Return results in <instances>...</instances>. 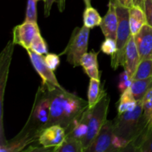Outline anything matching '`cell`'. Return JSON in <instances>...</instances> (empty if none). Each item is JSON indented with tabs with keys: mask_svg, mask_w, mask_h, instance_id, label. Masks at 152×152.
I'll list each match as a JSON object with an SVG mask.
<instances>
[{
	"mask_svg": "<svg viewBox=\"0 0 152 152\" xmlns=\"http://www.w3.org/2000/svg\"><path fill=\"white\" fill-rule=\"evenodd\" d=\"M37 0H28L26 13L24 22L37 23Z\"/></svg>",
	"mask_w": 152,
	"mask_h": 152,
	"instance_id": "cell-24",
	"label": "cell"
},
{
	"mask_svg": "<svg viewBox=\"0 0 152 152\" xmlns=\"http://www.w3.org/2000/svg\"><path fill=\"white\" fill-rule=\"evenodd\" d=\"M143 10L146 17L147 24L152 27V0H144Z\"/></svg>",
	"mask_w": 152,
	"mask_h": 152,
	"instance_id": "cell-30",
	"label": "cell"
},
{
	"mask_svg": "<svg viewBox=\"0 0 152 152\" xmlns=\"http://www.w3.org/2000/svg\"><path fill=\"white\" fill-rule=\"evenodd\" d=\"M133 2H134V5L139 6V7H140L143 10L144 0H133Z\"/></svg>",
	"mask_w": 152,
	"mask_h": 152,
	"instance_id": "cell-33",
	"label": "cell"
},
{
	"mask_svg": "<svg viewBox=\"0 0 152 152\" xmlns=\"http://www.w3.org/2000/svg\"><path fill=\"white\" fill-rule=\"evenodd\" d=\"M45 62L50 69L52 71H56L60 64L59 55L55 53H47L45 56Z\"/></svg>",
	"mask_w": 152,
	"mask_h": 152,
	"instance_id": "cell-29",
	"label": "cell"
},
{
	"mask_svg": "<svg viewBox=\"0 0 152 152\" xmlns=\"http://www.w3.org/2000/svg\"><path fill=\"white\" fill-rule=\"evenodd\" d=\"M65 137V129L59 125H53L43 129L38 138V142L42 148L50 151V148L54 149L60 145Z\"/></svg>",
	"mask_w": 152,
	"mask_h": 152,
	"instance_id": "cell-10",
	"label": "cell"
},
{
	"mask_svg": "<svg viewBox=\"0 0 152 152\" xmlns=\"http://www.w3.org/2000/svg\"><path fill=\"white\" fill-rule=\"evenodd\" d=\"M129 23L133 36L136 35L143 25L147 24L144 10L140 7L134 5L129 8Z\"/></svg>",
	"mask_w": 152,
	"mask_h": 152,
	"instance_id": "cell-14",
	"label": "cell"
},
{
	"mask_svg": "<svg viewBox=\"0 0 152 152\" xmlns=\"http://www.w3.org/2000/svg\"><path fill=\"white\" fill-rule=\"evenodd\" d=\"M137 151L152 152V126L148 129Z\"/></svg>",
	"mask_w": 152,
	"mask_h": 152,
	"instance_id": "cell-28",
	"label": "cell"
},
{
	"mask_svg": "<svg viewBox=\"0 0 152 152\" xmlns=\"http://www.w3.org/2000/svg\"><path fill=\"white\" fill-rule=\"evenodd\" d=\"M29 49L40 55L47 54L48 52L47 43L40 34H39L33 40Z\"/></svg>",
	"mask_w": 152,
	"mask_h": 152,
	"instance_id": "cell-22",
	"label": "cell"
},
{
	"mask_svg": "<svg viewBox=\"0 0 152 152\" xmlns=\"http://www.w3.org/2000/svg\"><path fill=\"white\" fill-rule=\"evenodd\" d=\"M99 26L105 38H111L116 40L118 27V16L116 10L115 0H109L108 11L102 18Z\"/></svg>",
	"mask_w": 152,
	"mask_h": 152,
	"instance_id": "cell-12",
	"label": "cell"
},
{
	"mask_svg": "<svg viewBox=\"0 0 152 152\" xmlns=\"http://www.w3.org/2000/svg\"><path fill=\"white\" fill-rule=\"evenodd\" d=\"M140 62V57L135 42L134 37L132 35L128 42L126 48L125 64L123 67L132 77H133Z\"/></svg>",
	"mask_w": 152,
	"mask_h": 152,
	"instance_id": "cell-13",
	"label": "cell"
},
{
	"mask_svg": "<svg viewBox=\"0 0 152 152\" xmlns=\"http://www.w3.org/2000/svg\"><path fill=\"white\" fill-rule=\"evenodd\" d=\"M114 137V124L113 120H106L101 128L94 140L86 152H108L114 151L112 145Z\"/></svg>",
	"mask_w": 152,
	"mask_h": 152,
	"instance_id": "cell-8",
	"label": "cell"
},
{
	"mask_svg": "<svg viewBox=\"0 0 152 152\" xmlns=\"http://www.w3.org/2000/svg\"><path fill=\"white\" fill-rule=\"evenodd\" d=\"M114 135L128 143L125 151H137L144 137L151 127L143 114L142 100L137 101L132 111L118 114L113 120Z\"/></svg>",
	"mask_w": 152,
	"mask_h": 152,
	"instance_id": "cell-1",
	"label": "cell"
},
{
	"mask_svg": "<svg viewBox=\"0 0 152 152\" xmlns=\"http://www.w3.org/2000/svg\"><path fill=\"white\" fill-rule=\"evenodd\" d=\"M117 1L120 4L126 7H129V8H131L132 6H134L133 0H117Z\"/></svg>",
	"mask_w": 152,
	"mask_h": 152,
	"instance_id": "cell-32",
	"label": "cell"
},
{
	"mask_svg": "<svg viewBox=\"0 0 152 152\" xmlns=\"http://www.w3.org/2000/svg\"><path fill=\"white\" fill-rule=\"evenodd\" d=\"M39 34L40 31L37 23L24 22L13 28L12 40L15 45L22 46L28 50L31 48L33 40Z\"/></svg>",
	"mask_w": 152,
	"mask_h": 152,
	"instance_id": "cell-9",
	"label": "cell"
},
{
	"mask_svg": "<svg viewBox=\"0 0 152 152\" xmlns=\"http://www.w3.org/2000/svg\"><path fill=\"white\" fill-rule=\"evenodd\" d=\"M152 88V77L144 80H134L130 89L137 101L142 100L147 92Z\"/></svg>",
	"mask_w": 152,
	"mask_h": 152,
	"instance_id": "cell-16",
	"label": "cell"
},
{
	"mask_svg": "<svg viewBox=\"0 0 152 152\" xmlns=\"http://www.w3.org/2000/svg\"><path fill=\"white\" fill-rule=\"evenodd\" d=\"M89 35L90 28L85 25L74 28L66 48L59 56L66 54L68 63L74 67L80 66L82 56L87 53Z\"/></svg>",
	"mask_w": 152,
	"mask_h": 152,
	"instance_id": "cell-4",
	"label": "cell"
},
{
	"mask_svg": "<svg viewBox=\"0 0 152 152\" xmlns=\"http://www.w3.org/2000/svg\"><path fill=\"white\" fill-rule=\"evenodd\" d=\"M50 105V91L47 86L42 84L37 92L28 121L19 135H29L38 140L41 132L48 124Z\"/></svg>",
	"mask_w": 152,
	"mask_h": 152,
	"instance_id": "cell-2",
	"label": "cell"
},
{
	"mask_svg": "<svg viewBox=\"0 0 152 152\" xmlns=\"http://www.w3.org/2000/svg\"><path fill=\"white\" fill-rule=\"evenodd\" d=\"M143 114L149 125L152 126V88L142 99Z\"/></svg>",
	"mask_w": 152,
	"mask_h": 152,
	"instance_id": "cell-21",
	"label": "cell"
},
{
	"mask_svg": "<svg viewBox=\"0 0 152 152\" xmlns=\"http://www.w3.org/2000/svg\"><path fill=\"white\" fill-rule=\"evenodd\" d=\"M134 80L126 70H124L120 75V82L118 84V88L120 92L123 93V91L128 88H130Z\"/></svg>",
	"mask_w": 152,
	"mask_h": 152,
	"instance_id": "cell-25",
	"label": "cell"
},
{
	"mask_svg": "<svg viewBox=\"0 0 152 152\" xmlns=\"http://www.w3.org/2000/svg\"><path fill=\"white\" fill-rule=\"evenodd\" d=\"M116 10L118 16L117 31V51L111 56V67L114 70L118 67H124L125 51L127 43L132 36L129 23V8L122 5L115 0Z\"/></svg>",
	"mask_w": 152,
	"mask_h": 152,
	"instance_id": "cell-3",
	"label": "cell"
},
{
	"mask_svg": "<svg viewBox=\"0 0 152 152\" xmlns=\"http://www.w3.org/2000/svg\"><path fill=\"white\" fill-rule=\"evenodd\" d=\"M110 103V97L108 94L105 95L93 108H90V117L88 120V132L86 137L82 141L83 151L91 145L107 120V114Z\"/></svg>",
	"mask_w": 152,
	"mask_h": 152,
	"instance_id": "cell-5",
	"label": "cell"
},
{
	"mask_svg": "<svg viewBox=\"0 0 152 152\" xmlns=\"http://www.w3.org/2000/svg\"><path fill=\"white\" fill-rule=\"evenodd\" d=\"M100 50L102 53L107 55L112 56L117 51V43L116 40L111 38H105L103 42L102 43L100 47Z\"/></svg>",
	"mask_w": 152,
	"mask_h": 152,
	"instance_id": "cell-27",
	"label": "cell"
},
{
	"mask_svg": "<svg viewBox=\"0 0 152 152\" xmlns=\"http://www.w3.org/2000/svg\"><path fill=\"white\" fill-rule=\"evenodd\" d=\"M27 52L34 69L41 77L42 84L47 86L50 91L55 88L65 90V88L58 82L53 71L50 69L46 65L45 62V56L35 53L31 49H28Z\"/></svg>",
	"mask_w": 152,
	"mask_h": 152,
	"instance_id": "cell-6",
	"label": "cell"
},
{
	"mask_svg": "<svg viewBox=\"0 0 152 152\" xmlns=\"http://www.w3.org/2000/svg\"><path fill=\"white\" fill-rule=\"evenodd\" d=\"M84 71L91 79L100 80V72H99L98 66L91 67L87 69H84Z\"/></svg>",
	"mask_w": 152,
	"mask_h": 152,
	"instance_id": "cell-31",
	"label": "cell"
},
{
	"mask_svg": "<svg viewBox=\"0 0 152 152\" xmlns=\"http://www.w3.org/2000/svg\"><path fill=\"white\" fill-rule=\"evenodd\" d=\"M99 52L91 51L86 53L80 59V65L83 68V70L87 69L93 66H98L97 56Z\"/></svg>",
	"mask_w": 152,
	"mask_h": 152,
	"instance_id": "cell-23",
	"label": "cell"
},
{
	"mask_svg": "<svg viewBox=\"0 0 152 152\" xmlns=\"http://www.w3.org/2000/svg\"><path fill=\"white\" fill-rule=\"evenodd\" d=\"M107 92L104 90L103 86L101 85L100 80L91 79L88 90V102L89 108H93Z\"/></svg>",
	"mask_w": 152,
	"mask_h": 152,
	"instance_id": "cell-15",
	"label": "cell"
},
{
	"mask_svg": "<svg viewBox=\"0 0 152 152\" xmlns=\"http://www.w3.org/2000/svg\"><path fill=\"white\" fill-rule=\"evenodd\" d=\"M152 77V59L140 60L136 71L133 75V80H144Z\"/></svg>",
	"mask_w": 152,
	"mask_h": 152,
	"instance_id": "cell-20",
	"label": "cell"
},
{
	"mask_svg": "<svg viewBox=\"0 0 152 152\" xmlns=\"http://www.w3.org/2000/svg\"><path fill=\"white\" fill-rule=\"evenodd\" d=\"M53 3H56L57 4L59 12H63L65 10L66 0H45L44 6V14L45 17L50 16V10H51Z\"/></svg>",
	"mask_w": 152,
	"mask_h": 152,
	"instance_id": "cell-26",
	"label": "cell"
},
{
	"mask_svg": "<svg viewBox=\"0 0 152 152\" xmlns=\"http://www.w3.org/2000/svg\"><path fill=\"white\" fill-rule=\"evenodd\" d=\"M83 1H84L86 7H91V0H83Z\"/></svg>",
	"mask_w": 152,
	"mask_h": 152,
	"instance_id": "cell-34",
	"label": "cell"
},
{
	"mask_svg": "<svg viewBox=\"0 0 152 152\" xmlns=\"http://www.w3.org/2000/svg\"><path fill=\"white\" fill-rule=\"evenodd\" d=\"M55 152H83L82 142L71 137H66L63 142L53 149Z\"/></svg>",
	"mask_w": 152,
	"mask_h": 152,
	"instance_id": "cell-19",
	"label": "cell"
},
{
	"mask_svg": "<svg viewBox=\"0 0 152 152\" xmlns=\"http://www.w3.org/2000/svg\"><path fill=\"white\" fill-rule=\"evenodd\" d=\"M134 37L140 60L152 59V27L145 24Z\"/></svg>",
	"mask_w": 152,
	"mask_h": 152,
	"instance_id": "cell-11",
	"label": "cell"
},
{
	"mask_svg": "<svg viewBox=\"0 0 152 152\" xmlns=\"http://www.w3.org/2000/svg\"><path fill=\"white\" fill-rule=\"evenodd\" d=\"M37 1H39V0H37ZM43 1H45V0H43Z\"/></svg>",
	"mask_w": 152,
	"mask_h": 152,
	"instance_id": "cell-35",
	"label": "cell"
},
{
	"mask_svg": "<svg viewBox=\"0 0 152 152\" xmlns=\"http://www.w3.org/2000/svg\"><path fill=\"white\" fill-rule=\"evenodd\" d=\"M88 102L80 98L77 94L63 91L62 94V108L65 119V129H66L73 120L83 114L88 108Z\"/></svg>",
	"mask_w": 152,
	"mask_h": 152,
	"instance_id": "cell-7",
	"label": "cell"
},
{
	"mask_svg": "<svg viewBox=\"0 0 152 152\" xmlns=\"http://www.w3.org/2000/svg\"><path fill=\"white\" fill-rule=\"evenodd\" d=\"M137 101L134 99L130 88L126 89L122 93L117 105V112L118 114L132 111L136 108Z\"/></svg>",
	"mask_w": 152,
	"mask_h": 152,
	"instance_id": "cell-17",
	"label": "cell"
},
{
	"mask_svg": "<svg viewBox=\"0 0 152 152\" xmlns=\"http://www.w3.org/2000/svg\"><path fill=\"white\" fill-rule=\"evenodd\" d=\"M102 18L95 8L91 7H86L83 13V25L87 28H91L99 26L102 22Z\"/></svg>",
	"mask_w": 152,
	"mask_h": 152,
	"instance_id": "cell-18",
	"label": "cell"
}]
</instances>
